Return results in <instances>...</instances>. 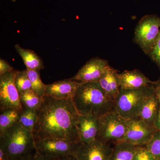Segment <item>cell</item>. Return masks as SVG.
I'll return each mask as SVG.
<instances>
[{
    "mask_svg": "<svg viewBox=\"0 0 160 160\" xmlns=\"http://www.w3.org/2000/svg\"><path fill=\"white\" fill-rule=\"evenodd\" d=\"M37 112L38 118L32 132L35 142L57 138L79 142L77 128L79 114L72 99L45 96Z\"/></svg>",
    "mask_w": 160,
    "mask_h": 160,
    "instance_id": "1",
    "label": "cell"
},
{
    "mask_svg": "<svg viewBox=\"0 0 160 160\" xmlns=\"http://www.w3.org/2000/svg\"><path fill=\"white\" fill-rule=\"evenodd\" d=\"M72 100L82 115L92 114L99 118L114 110V102L106 95L98 82L82 83Z\"/></svg>",
    "mask_w": 160,
    "mask_h": 160,
    "instance_id": "2",
    "label": "cell"
},
{
    "mask_svg": "<svg viewBox=\"0 0 160 160\" xmlns=\"http://www.w3.org/2000/svg\"><path fill=\"white\" fill-rule=\"evenodd\" d=\"M0 147L8 160H27L37 152L33 134L19 122L0 135Z\"/></svg>",
    "mask_w": 160,
    "mask_h": 160,
    "instance_id": "3",
    "label": "cell"
},
{
    "mask_svg": "<svg viewBox=\"0 0 160 160\" xmlns=\"http://www.w3.org/2000/svg\"><path fill=\"white\" fill-rule=\"evenodd\" d=\"M152 85L139 89H120L114 102V111L126 119L139 117L143 103Z\"/></svg>",
    "mask_w": 160,
    "mask_h": 160,
    "instance_id": "4",
    "label": "cell"
},
{
    "mask_svg": "<svg viewBox=\"0 0 160 160\" xmlns=\"http://www.w3.org/2000/svg\"><path fill=\"white\" fill-rule=\"evenodd\" d=\"M99 120L98 139L109 143L122 142L127 127V119L120 116L114 110L101 117Z\"/></svg>",
    "mask_w": 160,
    "mask_h": 160,
    "instance_id": "5",
    "label": "cell"
},
{
    "mask_svg": "<svg viewBox=\"0 0 160 160\" xmlns=\"http://www.w3.org/2000/svg\"><path fill=\"white\" fill-rule=\"evenodd\" d=\"M160 32V18L146 15L139 21L135 29L134 42L146 54H149L158 39Z\"/></svg>",
    "mask_w": 160,
    "mask_h": 160,
    "instance_id": "6",
    "label": "cell"
},
{
    "mask_svg": "<svg viewBox=\"0 0 160 160\" xmlns=\"http://www.w3.org/2000/svg\"><path fill=\"white\" fill-rule=\"evenodd\" d=\"M37 151L40 154L58 158L75 155L80 142L62 139L47 138L36 141Z\"/></svg>",
    "mask_w": 160,
    "mask_h": 160,
    "instance_id": "7",
    "label": "cell"
},
{
    "mask_svg": "<svg viewBox=\"0 0 160 160\" xmlns=\"http://www.w3.org/2000/svg\"><path fill=\"white\" fill-rule=\"evenodd\" d=\"M158 129L140 118L127 119L126 133L122 142L138 146H146Z\"/></svg>",
    "mask_w": 160,
    "mask_h": 160,
    "instance_id": "8",
    "label": "cell"
},
{
    "mask_svg": "<svg viewBox=\"0 0 160 160\" xmlns=\"http://www.w3.org/2000/svg\"><path fill=\"white\" fill-rule=\"evenodd\" d=\"M16 70L0 75V109H14L21 112L22 106L15 84Z\"/></svg>",
    "mask_w": 160,
    "mask_h": 160,
    "instance_id": "9",
    "label": "cell"
},
{
    "mask_svg": "<svg viewBox=\"0 0 160 160\" xmlns=\"http://www.w3.org/2000/svg\"><path fill=\"white\" fill-rule=\"evenodd\" d=\"M113 148L98 139L89 144L80 143L74 155L78 160H109Z\"/></svg>",
    "mask_w": 160,
    "mask_h": 160,
    "instance_id": "10",
    "label": "cell"
},
{
    "mask_svg": "<svg viewBox=\"0 0 160 160\" xmlns=\"http://www.w3.org/2000/svg\"><path fill=\"white\" fill-rule=\"evenodd\" d=\"M110 67L106 60L98 58H92L71 78L82 83L98 82Z\"/></svg>",
    "mask_w": 160,
    "mask_h": 160,
    "instance_id": "11",
    "label": "cell"
},
{
    "mask_svg": "<svg viewBox=\"0 0 160 160\" xmlns=\"http://www.w3.org/2000/svg\"><path fill=\"white\" fill-rule=\"evenodd\" d=\"M77 128L79 142L89 144L98 138V118L93 115H79Z\"/></svg>",
    "mask_w": 160,
    "mask_h": 160,
    "instance_id": "12",
    "label": "cell"
},
{
    "mask_svg": "<svg viewBox=\"0 0 160 160\" xmlns=\"http://www.w3.org/2000/svg\"><path fill=\"white\" fill-rule=\"evenodd\" d=\"M82 82L69 78L46 85L45 96L60 100L72 99Z\"/></svg>",
    "mask_w": 160,
    "mask_h": 160,
    "instance_id": "13",
    "label": "cell"
},
{
    "mask_svg": "<svg viewBox=\"0 0 160 160\" xmlns=\"http://www.w3.org/2000/svg\"><path fill=\"white\" fill-rule=\"evenodd\" d=\"M118 77L120 89H139L150 86L154 82L138 69L125 70L121 73H118Z\"/></svg>",
    "mask_w": 160,
    "mask_h": 160,
    "instance_id": "14",
    "label": "cell"
},
{
    "mask_svg": "<svg viewBox=\"0 0 160 160\" xmlns=\"http://www.w3.org/2000/svg\"><path fill=\"white\" fill-rule=\"evenodd\" d=\"M160 111L159 101L155 92L152 84L144 100L139 118L149 125L155 126L159 115Z\"/></svg>",
    "mask_w": 160,
    "mask_h": 160,
    "instance_id": "15",
    "label": "cell"
},
{
    "mask_svg": "<svg viewBox=\"0 0 160 160\" xmlns=\"http://www.w3.org/2000/svg\"><path fill=\"white\" fill-rule=\"evenodd\" d=\"M98 82L106 95L114 102L120 90L117 71L110 67Z\"/></svg>",
    "mask_w": 160,
    "mask_h": 160,
    "instance_id": "16",
    "label": "cell"
},
{
    "mask_svg": "<svg viewBox=\"0 0 160 160\" xmlns=\"http://www.w3.org/2000/svg\"><path fill=\"white\" fill-rule=\"evenodd\" d=\"M15 48L22 59L26 69L40 71L44 68L42 59L34 51L23 48L19 45H16Z\"/></svg>",
    "mask_w": 160,
    "mask_h": 160,
    "instance_id": "17",
    "label": "cell"
},
{
    "mask_svg": "<svg viewBox=\"0 0 160 160\" xmlns=\"http://www.w3.org/2000/svg\"><path fill=\"white\" fill-rule=\"evenodd\" d=\"M140 147L124 142L116 143L109 160H132Z\"/></svg>",
    "mask_w": 160,
    "mask_h": 160,
    "instance_id": "18",
    "label": "cell"
},
{
    "mask_svg": "<svg viewBox=\"0 0 160 160\" xmlns=\"http://www.w3.org/2000/svg\"><path fill=\"white\" fill-rule=\"evenodd\" d=\"M14 109H7L1 110L0 113V135L6 129L18 122L20 112Z\"/></svg>",
    "mask_w": 160,
    "mask_h": 160,
    "instance_id": "19",
    "label": "cell"
},
{
    "mask_svg": "<svg viewBox=\"0 0 160 160\" xmlns=\"http://www.w3.org/2000/svg\"><path fill=\"white\" fill-rule=\"evenodd\" d=\"M20 102L23 108L37 110L42 105L43 97H40L32 91L29 90L20 93Z\"/></svg>",
    "mask_w": 160,
    "mask_h": 160,
    "instance_id": "20",
    "label": "cell"
},
{
    "mask_svg": "<svg viewBox=\"0 0 160 160\" xmlns=\"http://www.w3.org/2000/svg\"><path fill=\"white\" fill-rule=\"evenodd\" d=\"M37 118V110L23 108L20 112L18 122L32 134Z\"/></svg>",
    "mask_w": 160,
    "mask_h": 160,
    "instance_id": "21",
    "label": "cell"
},
{
    "mask_svg": "<svg viewBox=\"0 0 160 160\" xmlns=\"http://www.w3.org/2000/svg\"><path fill=\"white\" fill-rule=\"evenodd\" d=\"M27 75L31 82L32 89L40 97L45 96L46 85L43 83L40 78L39 71L26 69Z\"/></svg>",
    "mask_w": 160,
    "mask_h": 160,
    "instance_id": "22",
    "label": "cell"
},
{
    "mask_svg": "<svg viewBox=\"0 0 160 160\" xmlns=\"http://www.w3.org/2000/svg\"><path fill=\"white\" fill-rule=\"evenodd\" d=\"M15 84L19 94L32 89L31 82L27 74L26 69L23 71L16 70Z\"/></svg>",
    "mask_w": 160,
    "mask_h": 160,
    "instance_id": "23",
    "label": "cell"
},
{
    "mask_svg": "<svg viewBox=\"0 0 160 160\" xmlns=\"http://www.w3.org/2000/svg\"><path fill=\"white\" fill-rule=\"evenodd\" d=\"M145 146L157 160H160V130H157L150 142Z\"/></svg>",
    "mask_w": 160,
    "mask_h": 160,
    "instance_id": "24",
    "label": "cell"
},
{
    "mask_svg": "<svg viewBox=\"0 0 160 160\" xmlns=\"http://www.w3.org/2000/svg\"><path fill=\"white\" fill-rule=\"evenodd\" d=\"M132 160H157L146 147L141 146L136 152Z\"/></svg>",
    "mask_w": 160,
    "mask_h": 160,
    "instance_id": "25",
    "label": "cell"
},
{
    "mask_svg": "<svg viewBox=\"0 0 160 160\" xmlns=\"http://www.w3.org/2000/svg\"><path fill=\"white\" fill-rule=\"evenodd\" d=\"M148 55L160 69V32L157 40Z\"/></svg>",
    "mask_w": 160,
    "mask_h": 160,
    "instance_id": "26",
    "label": "cell"
},
{
    "mask_svg": "<svg viewBox=\"0 0 160 160\" xmlns=\"http://www.w3.org/2000/svg\"><path fill=\"white\" fill-rule=\"evenodd\" d=\"M14 69L5 60L1 58L0 59V75L7 72L13 71Z\"/></svg>",
    "mask_w": 160,
    "mask_h": 160,
    "instance_id": "27",
    "label": "cell"
},
{
    "mask_svg": "<svg viewBox=\"0 0 160 160\" xmlns=\"http://www.w3.org/2000/svg\"><path fill=\"white\" fill-rule=\"evenodd\" d=\"M27 160H58V158L42 155L40 154L37 151L36 152L33 156Z\"/></svg>",
    "mask_w": 160,
    "mask_h": 160,
    "instance_id": "28",
    "label": "cell"
},
{
    "mask_svg": "<svg viewBox=\"0 0 160 160\" xmlns=\"http://www.w3.org/2000/svg\"><path fill=\"white\" fill-rule=\"evenodd\" d=\"M152 85H153V88H154L155 92L158 98L160 105V78L157 81L154 82Z\"/></svg>",
    "mask_w": 160,
    "mask_h": 160,
    "instance_id": "29",
    "label": "cell"
},
{
    "mask_svg": "<svg viewBox=\"0 0 160 160\" xmlns=\"http://www.w3.org/2000/svg\"><path fill=\"white\" fill-rule=\"evenodd\" d=\"M58 160H78L74 155H69L58 158Z\"/></svg>",
    "mask_w": 160,
    "mask_h": 160,
    "instance_id": "30",
    "label": "cell"
},
{
    "mask_svg": "<svg viewBox=\"0 0 160 160\" xmlns=\"http://www.w3.org/2000/svg\"><path fill=\"white\" fill-rule=\"evenodd\" d=\"M0 160H8L6 152L1 147H0Z\"/></svg>",
    "mask_w": 160,
    "mask_h": 160,
    "instance_id": "31",
    "label": "cell"
},
{
    "mask_svg": "<svg viewBox=\"0 0 160 160\" xmlns=\"http://www.w3.org/2000/svg\"><path fill=\"white\" fill-rule=\"evenodd\" d=\"M155 126L156 128L158 130H160V112L157 121H156L155 124Z\"/></svg>",
    "mask_w": 160,
    "mask_h": 160,
    "instance_id": "32",
    "label": "cell"
}]
</instances>
